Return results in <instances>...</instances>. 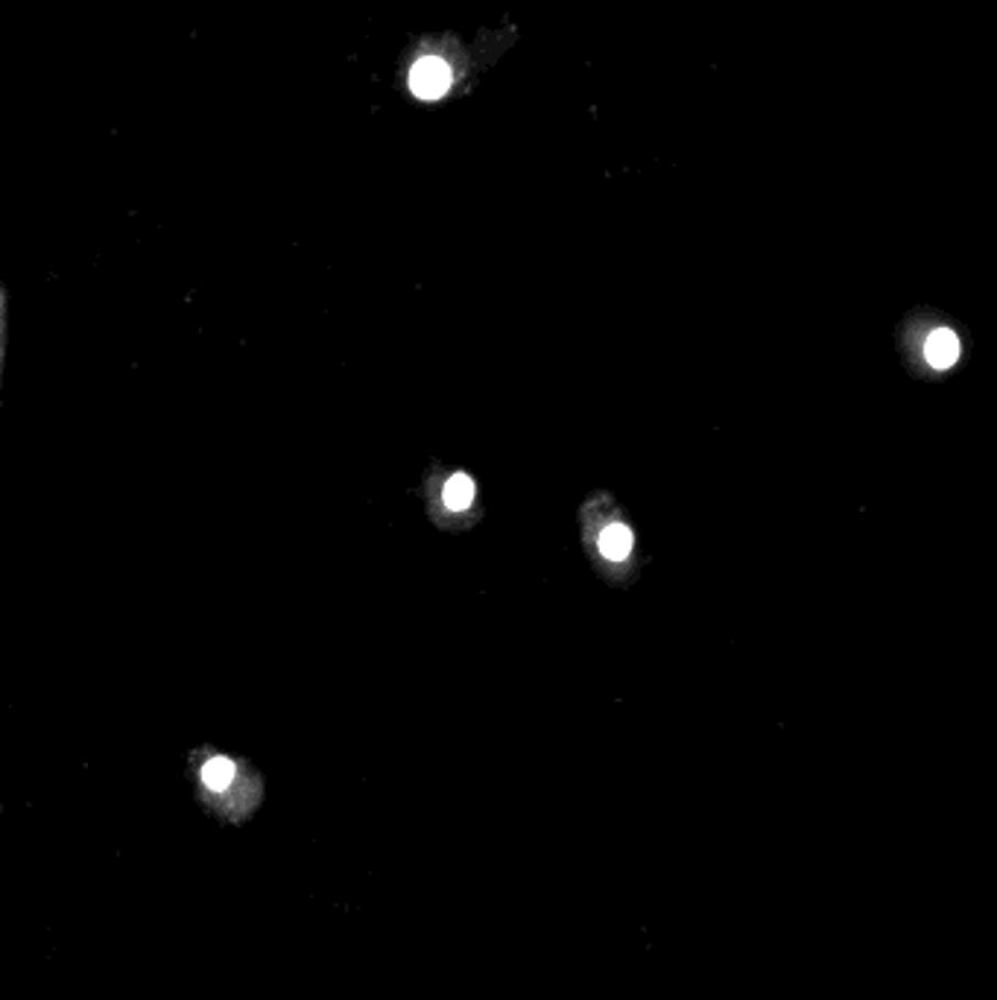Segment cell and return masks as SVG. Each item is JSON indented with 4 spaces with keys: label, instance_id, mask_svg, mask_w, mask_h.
<instances>
[{
    "label": "cell",
    "instance_id": "4",
    "mask_svg": "<svg viewBox=\"0 0 997 1000\" xmlns=\"http://www.w3.org/2000/svg\"><path fill=\"white\" fill-rule=\"evenodd\" d=\"M632 550V532L623 527V524H609L603 532H600V553L605 559H612V562H621L626 559Z\"/></svg>",
    "mask_w": 997,
    "mask_h": 1000
},
{
    "label": "cell",
    "instance_id": "2",
    "mask_svg": "<svg viewBox=\"0 0 997 1000\" xmlns=\"http://www.w3.org/2000/svg\"><path fill=\"white\" fill-rule=\"evenodd\" d=\"M448 88H451V68L436 56L418 59L409 70V91L418 100H439Z\"/></svg>",
    "mask_w": 997,
    "mask_h": 1000
},
{
    "label": "cell",
    "instance_id": "1",
    "mask_svg": "<svg viewBox=\"0 0 997 1000\" xmlns=\"http://www.w3.org/2000/svg\"><path fill=\"white\" fill-rule=\"evenodd\" d=\"M188 778L199 807L229 825H243L264 804V776L243 755L222 752L211 744L197 746L188 752Z\"/></svg>",
    "mask_w": 997,
    "mask_h": 1000
},
{
    "label": "cell",
    "instance_id": "3",
    "mask_svg": "<svg viewBox=\"0 0 997 1000\" xmlns=\"http://www.w3.org/2000/svg\"><path fill=\"white\" fill-rule=\"evenodd\" d=\"M924 354H928V363L936 369H947L954 366L956 358H960V340H956L951 331H936L924 345Z\"/></svg>",
    "mask_w": 997,
    "mask_h": 1000
},
{
    "label": "cell",
    "instance_id": "6",
    "mask_svg": "<svg viewBox=\"0 0 997 1000\" xmlns=\"http://www.w3.org/2000/svg\"><path fill=\"white\" fill-rule=\"evenodd\" d=\"M7 345H9V308L7 290L0 284V389H3V372H7Z\"/></svg>",
    "mask_w": 997,
    "mask_h": 1000
},
{
    "label": "cell",
    "instance_id": "5",
    "mask_svg": "<svg viewBox=\"0 0 997 1000\" xmlns=\"http://www.w3.org/2000/svg\"><path fill=\"white\" fill-rule=\"evenodd\" d=\"M442 501L448 509H453V513L469 509L471 501H474V483H471V477H465V474H453V477L445 483Z\"/></svg>",
    "mask_w": 997,
    "mask_h": 1000
}]
</instances>
